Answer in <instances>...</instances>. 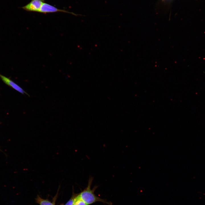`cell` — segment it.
<instances>
[{
    "instance_id": "obj_2",
    "label": "cell",
    "mask_w": 205,
    "mask_h": 205,
    "mask_svg": "<svg viewBox=\"0 0 205 205\" xmlns=\"http://www.w3.org/2000/svg\"><path fill=\"white\" fill-rule=\"evenodd\" d=\"M57 12L69 13L75 16L82 15L77 14L73 12H68L65 10L58 9L53 6L45 2L42 5L39 11V13L45 14Z\"/></svg>"
},
{
    "instance_id": "obj_6",
    "label": "cell",
    "mask_w": 205,
    "mask_h": 205,
    "mask_svg": "<svg viewBox=\"0 0 205 205\" xmlns=\"http://www.w3.org/2000/svg\"><path fill=\"white\" fill-rule=\"evenodd\" d=\"M73 205H87L82 199L79 194H76L74 199Z\"/></svg>"
},
{
    "instance_id": "obj_5",
    "label": "cell",
    "mask_w": 205,
    "mask_h": 205,
    "mask_svg": "<svg viewBox=\"0 0 205 205\" xmlns=\"http://www.w3.org/2000/svg\"><path fill=\"white\" fill-rule=\"evenodd\" d=\"M36 201L39 205H55L50 201L46 199H44L38 196L36 198Z\"/></svg>"
},
{
    "instance_id": "obj_3",
    "label": "cell",
    "mask_w": 205,
    "mask_h": 205,
    "mask_svg": "<svg viewBox=\"0 0 205 205\" xmlns=\"http://www.w3.org/2000/svg\"><path fill=\"white\" fill-rule=\"evenodd\" d=\"M44 1V0H31L30 2L21 8L27 11L39 12Z\"/></svg>"
},
{
    "instance_id": "obj_4",
    "label": "cell",
    "mask_w": 205,
    "mask_h": 205,
    "mask_svg": "<svg viewBox=\"0 0 205 205\" xmlns=\"http://www.w3.org/2000/svg\"><path fill=\"white\" fill-rule=\"evenodd\" d=\"M0 77L2 81L7 84L11 87L20 93L23 94H25L29 96V95L21 87L8 78L0 74Z\"/></svg>"
},
{
    "instance_id": "obj_7",
    "label": "cell",
    "mask_w": 205,
    "mask_h": 205,
    "mask_svg": "<svg viewBox=\"0 0 205 205\" xmlns=\"http://www.w3.org/2000/svg\"><path fill=\"white\" fill-rule=\"evenodd\" d=\"M76 194H73L71 198L64 205H73L75 197Z\"/></svg>"
},
{
    "instance_id": "obj_1",
    "label": "cell",
    "mask_w": 205,
    "mask_h": 205,
    "mask_svg": "<svg viewBox=\"0 0 205 205\" xmlns=\"http://www.w3.org/2000/svg\"><path fill=\"white\" fill-rule=\"evenodd\" d=\"M94 178L89 176L87 186L79 194L82 199L87 205H89L96 202H99L111 205L112 203L107 201L106 200L102 199L96 195L94 192L98 186H95L93 189H91V186Z\"/></svg>"
}]
</instances>
